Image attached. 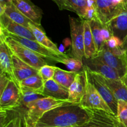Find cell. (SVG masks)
<instances>
[{"mask_svg":"<svg viewBox=\"0 0 127 127\" xmlns=\"http://www.w3.org/2000/svg\"><path fill=\"white\" fill-rule=\"evenodd\" d=\"M93 118L86 127H118L116 116L99 110H92Z\"/></svg>","mask_w":127,"mask_h":127,"instance_id":"cell-19","label":"cell"},{"mask_svg":"<svg viewBox=\"0 0 127 127\" xmlns=\"http://www.w3.org/2000/svg\"><path fill=\"white\" fill-rule=\"evenodd\" d=\"M112 35L124 41L127 36V0L121 12L106 25Z\"/></svg>","mask_w":127,"mask_h":127,"instance_id":"cell-13","label":"cell"},{"mask_svg":"<svg viewBox=\"0 0 127 127\" xmlns=\"http://www.w3.org/2000/svg\"><path fill=\"white\" fill-rule=\"evenodd\" d=\"M87 9V0H65L64 9L75 12L81 19H84Z\"/></svg>","mask_w":127,"mask_h":127,"instance_id":"cell-27","label":"cell"},{"mask_svg":"<svg viewBox=\"0 0 127 127\" xmlns=\"http://www.w3.org/2000/svg\"><path fill=\"white\" fill-rule=\"evenodd\" d=\"M12 52L4 41H0V68L1 72L6 74L10 79L17 83L14 74ZM18 84V83H17Z\"/></svg>","mask_w":127,"mask_h":127,"instance_id":"cell-17","label":"cell"},{"mask_svg":"<svg viewBox=\"0 0 127 127\" xmlns=\"http://www.w3.org/2000/svg\"><path fill=\"white\" fill-rule=\"evenodd\" d=\"M20 89L21 91V99L19 107L24 109L25 114L27 110V106L29 104L41 98L46 97L44 95L40 94L36 91L24 88H20Z\"/></svg>","mask_w":127,"mask_h":127,"instance_id":"cell-26","label":"cell"},{"mask_svg":"<svg viewBox=\"0 0 127 127\" xmlns=\"http://www.w3.org/2000/svg\"><path fill=\"white\" fill-rule=\"evenodd\" d=\"M0 27L11 34L32 40H36L33 33L29 29L15 22L4 13L0 15Z\"/></svg>","mask_w":127,"mask_h":127,"instance_id":"cell-14","label":"cell"},{"mask_svg":"<svg viewBox=\"0 0 127 127\" xmlns=\"http://www.w3.org/2000/svg\"><path fill=\"white\" fill-rule=\"evenodd\" d=\"M87 85V76L84 69L78 73L74 81L69 88L68 100L71 102L80 103Z\"/></svg>","mask_w":127,"mask_h":127,"instance_id":"cell-15","label":"cell"},{"mask_svg":"<svg viewBox=\"0 0 127 127\" xmlns=\"http://www.w3.org/2000/svg\"><path fill=\"white\" fill-rule=\"evenodd\" d=\"M102 77L105 83L115 96V99L118 101L124 100L127 102V87L122 79H112Z\"/></svg>","mask_w":127,"mask_h":127,"instance_id":"cell-22","label":"cell"},{"mask_svg":"<svg viewBox=\"0 0 127 127\" xmlns=\"http://www.w3.org/2000/svg\"><path fill=\"white\" fill-rule=\"evenodd\" d=\"M11 57L13 64L14 74L18 84L29 77L39 74V70L22 62L14 55L12 54Z\"/></svg>","mask_w":127,"mask_h":127,"instance_id":"cell-16","label":"cell"},{"mask_svg":"<svg viewBox=\"0 0 127 127\" xmlns=\"http://www.w3.org/2000/svg\"><path fill=\"white\" fill-rule=\"evenodd\" d=\"M56 66L48 64L43 66L39 69V75L44 82L53 79Z\"/></svg>","mask_w":127,"mask_h":127,"instance_id":"cell-30","label":"cell"},{"mask_svg":"<svg viewBox=\"0 0 127 127\" xmlns=\"http://www.w3.org/2000/svg\"><path fill=\"white\" fill-rule=\"evenodd\" d=\"M124 55H125V60H126V62H127V51L125 50V53H124Z\"/></svg>","mask_w":127,"mask_h":127,"instance_id":"cell-41","label":"cell"},{"mask_svg":"<svg viewBox=\"0 0 127 127\" xmlns=\"http://www.w3.org/2000/svg\"><path fill=\"white\" fill-rule=\"evenodd\" d=\"M116 121L118 127H127V120L124 122H120L118 120L116 117Z\"/></svg>","mask_w":127,"mask_h":127,"instance_id":"cell-38","label":"cell"},{"mask_svg":"<svg viewBox=\"0 0 127 127\" xmlns=\"http://www.w3.org/2000/svg\"><path fill=\"white\" fill-rule=\"evenodd\" d=\"M21 91L19 86L10 80L4 91L0 94V110L11 111L20 107Z\"/></svg>","mask_w":127,"mask_h":127,"instance_id":"cell-9","label":"cell"},{"mask_svg":"<svg viewBox=\"0 0 127 127\" xmlns=\"http://www.w3.org/2000/svg\"><path fill=\"white\" fill-rule=\"evenodd\" d=\"M19 85L20 88L32 89L43 94L44 81L39 74L32 76L24 79L21 81Z\"/></svg>","mask_w":127,"mask_h":127,"instance_id":"cell-28","label":"cell"},{"mask_svg":"<svg viewBox=\"0 0 127 127\" xmlns=\"http://www.w3.org/2000/svg\"><path fill=\"white\" fill-rule=\"evenodd\" d=\"M93 118L91 109L68 102L45 113L35 127H86Z\"/></svg>","mask_w":127,"mask_h":127,"instance_id":"cell-1","label":"cell"},{"mask_svg":"<svg viewBox=\"0 0 127 127\" xmlns=\"http://www.w3.org/2000/svg\"><path fill=\"white\" fill-rule=\"evenodd\" d=\"M10 80H11L10 78L6 74L1 72L0 73V94H2Z\"/></svg>","mask_w":127,"mask_h":127,"instance_id":"cell-35","label":"cell"},{"mask_svg":"<svg viewBox=\"0 0 127 127\" xmlns=\"http://www.w3.org/2000/svg\"><path fill=\"white\" fill-rule=\"evenodd\" d=\"M98 19L96 6L88 7V8L87 9L85 16H84V19L83 20L89 21L93 19Z\"/></svg>","mask_w":127,"mask_h":127,"instance_id":"cell-34","label":"cell"},{"mask_svg":"<svg viewBox=\"0 0 127 127\" xmlns=\"http://www.w3.org/2000/svg\"><path fill=\"white\" fill-rule=\"evenodd\" d=\"M68 102H69V100H59L50 97H46L31 103L27 106L24 117L25 127H35L45 113Z\"/></svg>","mask_w":127,"mask_h":127,"instance_id":"cell-2","label":"cell"},{"mask_svg":"<svg viewBox=\"0 0 127 127\" xmlns=\"http://www.w3.org/2000/svg\"><path fill=\"white\" fill-rule=\"evenodd\" d=\"M84 58L91 59L97 55L95 42L92 34L89 21L84 20Z\"/></svg>","mask_w":127,"mask_h":127,"instance_id":"cell-21","label":"cell"},{"mask_svg":"<svg viewBox=\"0 0 127 127\" xmlns=\"http://www.w3.org/2000/svg\"><path fill=\"white\" fill-rule=\"evenodd\" d=\"M12 0H0V15L4 14L6 6L12 3Z\"/></svg>","mask_w":127,"mask_h":127,"instance_id":"cell-36","label":"cell"},{"mask_svg":"<svg viewBox=\"0 0 127 127\" xmlns=\"http://www.w3.org/2000/svg\"><path fill=\"white\" fill-rule=\"evenodd\" d=\"M89 23L98 53L105 45V42L102 35V27L104 25H103L98 19L89 21Z\"/></svg>","mask_w":127,"mask_h":127,"instance_id":"cell-24","label":"cell"},{"mask_svg":"<svg viewBox=\"0 0 127 127\" xmlns=\"http://www.w3.org/2000/svg\"><path fill=\"white\" fill-rule=\"evenodd\" d=\"M63 64H64L71 71L73 72H80L83 70L84 64L83 61L79 60L76 58L73 57H67L63 60Z\"/></svg>","mask_w":127,"mask_h":127,"instance_id":"cell-29","label":"cell"},{"mask_svg":"<svg viewBox=\"0 0 127 127\" xmlns=\"http://www.w3.org/2000/svg\"></svg>","mask_w":127,"mask_h":127,"instance_id":"cell-42","label":"cell"},{"mask_svg":"<svg viewBox=\"0 0 127 127\" xmlns=\"http://www.w3.org/2000/svg\"><path fill=\"white\" fill-rule=\"evenodd\" d=\"M43 95L59 100H68L69 89L60 84L53 79L44 82Z\"/></svg>","mask_w":127,"mask_h":127,"instance_id":"cell-18","label":"cell"},{"mask_svg":"<svg viewBox=\"0 0 127 127\" xmlns=\"http://www.w3.org/2000/svg\"><path fill=\"white\" fill-rule=\"evenodd\" d=\"M28 29H29L31 31V32L33 33L36 40H37L38 43L42 44V45L45 47L46 48L53 50V52L57 53V54H58L60 56H61V57H64V58L68 57V56L66 54H64V53H62V52L60 51L59 48H58V47H57V46L56 45L55 43H53V42H52L47 35H46L45 32H44L43 29L38 27L35 24H31L29 26Z\"/></svg>","mask_w":127,"mask_h":127,"instance_id":"cell-20","label":"cell"},{"mask_svg":"<svg viewBox=\"0 0 127 127\" xmlns=\"http://www.w3.org/2000/svg\"><path fill=\"white\" fill-rule=\"evenodd\" d=\"M83 62L84 66L93 73L100 74L108 79H121L115 69L95 57L91 59L84 58Z\"/></svg>","mask_w":127,"mask_h":127,"instance_id":"cell-11","label":"cell"},{"mask_svg":"<svg viewBox=\"0 0 127 127\" xmlns=\"http://www.w3.org/2000/svg\"><path fill=\"white\" fill-rule=\"evenodd\" d=\"M83 69L85 71L87 78L89 81L97 90L102 97L105 100V102L113 112L114 115L117 116L118 100L115 99L113 93H112L108 86L105 83L104 79H103V77L100 74L90 71L84 66L83 67Z\"/></svg>","mask_w":127,"mask_h":127,"instance_id":"cell-6","label":"cell"},{"mask_svg":"<svg viewBox=\"0 0 127 127\" xmlns=\"http://www.w3.org/2000/svg\"><path fill=\"white\" fill-rule=\"evenodd\" d=\"M3 41L9 47L12 54L31 66L39 70L43 66L47 64L44 58L20 44L11 37L6 36Z\"/></svg>","mask_w":127,"mask_h":127,"instance_id":"cell-3","label":"cell"},{"mask_svg":"<svg viewBox=\"0 0 127 127\" xmlns=\"http://www.w3.org/2000/svg\"><path fill=\"white\" fill-rule=\"evenodd\" d=\"M127 0H95L97 17L104 26L124 9Z\"/></svg>","mask_w":127,"mask_h":127,"instance_id":"cell-7","label":"cell"},{"mask_svg":"<svg viewBox=\"0 0 127 127\" xmlns=\"http://www.w3.org/2000/svg\"><path fill=\"white\" fill-rule=\"evenodd\" d=\"M122 48L124 50L127 51V36L126 37V38H125V40L123 41Z\"/></svg>","mask_w":127,"mask_h":127,"instance_id":"cell-39","label":"cell"},{"mask_svg":"<svg viewBox=\"0 0 127 127\" xmlns=\"http://www.w3.org/2000/svg\"><path fill=\"white\" fill-rule=\"evenodd\" d=\"M117 118L120 122L127 120V102L124 100L118 101Z\"/></svg>","mask_w":127,"mask_h":127,"instance_id":"cell-32","label":"cell"},{"mask_svg":"<svg viewBox=\"0 0 127 127\" xmlns=\"http://www.w3.org/2000/svg\"><path fill=\"white\" fill-rule=\"evenodd\" d=\"M79 73V72H78ZM78 73L64 70L56 67L53 79L64 88L69 89V87L74 81Z\"/></svg>","mask_w":127,"mask_h":127,"instance_id":"cell-25","label":"cell"},{"mask_svg":"<svg viewBox=\"0 0 127 127\" xmlns=\"http://www.w3.org/2000/svg\"><path fill=\"white\" fill-rule=\"evenodd\" d=\"M69 22L71 37V56L83 61L84 58V20L69 16Z\"/></svg>","mask_w":127,"mask_h":127,"instance_id":"cell-5","label":"cell"},{"mask_svg":"<svg viewBox=\"0 0 127 127\" xmlns=\"http://www.w3.org/2000/svg\"><path fill=\"white\" fill-rule=\"evenodd\" d=\"M57 6L58 7L60 10L64 9V6H65V0H52Z\"/></svg>","mask_w":127,"mask_h":127,"instance_id":"cell-37","label":"cell"},{"mask_svg":"<svg viewBox=\"0 0 127 127\" xmlns=\"http://www.w3.org/2000/svg\"><path fill=\"white\" fill-rule=\"evenodd\" d=\"M0 31H1L0 41H3L6 36H9V37H11L12 39L16 40V42L19 43L20 44L22 45L25 47L31 50L37 54L39 55L43 58L48 60L62 63L63 60L66 58L60 56L59 55L57 54L52 50L46 48L45 47L38 43L37 40H32L28 39V38H23V37H19V36L11 34V33H7L4 29L1 27H0Z\"/></svg>","mask_w":127,"mask_h":127,"instance_id":"cell-4","label":"cell"},{"mask_svg":"<svg viewBox=\"0 0 127 127\" xmlns=\"http://www.w3.org/2000/svg\"><path fill=\"white\" fill-rule=\"evenodd\" d=\"M122 81L124 82V84H125L127 87V73L122 78Z\"/></svg>","mask_w":127,"mask_h":127,"instance_id":"cell-40","label":"cell"},{"mask_svg":"<svg viewBox=\"0 0 127 127\" xmlns=\"http://www.w3.org/2000/svg\"><path fill=\"white\" fill-rule=\"evenodd\" d=\"M122 45L123 41H122L117 37L114 35L112 36L110 39L108 40L105 43V45L110 51L122 48Z\"/></svg>","mask_w":127,"mask_h":127,"instance_id":"cell-33","label":"cell"},{"mask_svg":"<svg viewBox=\"0 0 127 127\" xmlns=\"http://www.w3.org/2000/svg\"><path fill=\"white\" fill-rule=\"evenodd\" d=\"M3 127H25L24 117L19 111L17 114H13L12 117Z\"/></svg>","mask_w":127,"mask_h":127,"instance_id":"cell-31","label":"cell"},{"mask_svg":"<svg viewBox=\"0 0 127 127\" xmlns=\"http://www.w3.org/2000/svg\"><path fill=\"white\" fill-rule=\"evenodd\" d=\"M84 107L91 110H99L114 114L113 112L103 99L95 87L87 78V85L85 93L80 102Z\"/></svg>","mask_w":127,"mask_h":127,"instance_id":"cell-8","label":"cell"},{"mask_svg":"<svg viewBox=\"0 0 127 127\" xmlns=\"http://www.w3.org/2000/svg\"><path fill=\"white\" fill-rule=\"evenodd\" d=\"M95 58L115 69L121 79L127 73V64L125 55H124L122 56H119L114 54L105 45L97 53Z\"/></svg>","mask_w":127,"mask_h":127,"instance_id":"cell-10","label":"cell"},{"mask_svg":"<svg viewBox=\"0 0 127 127\" xmlns=\"http://www.w3.org/2000/svg\"><path fill=\"white\" fill-rule=\"evenodd\" d=\"M12 4L37 27L42 29L41 21L43 12L41 9L35 5L31 0H12Z\"/></svg>","mask_w":127,"mask_h":127,"instance_id":"cell-12","label":"cell"},{"mask_svg":"<svg viewBox=\"0 0 127 127\" xmlns=\"http://www.w3.org/2000/svg\"><path fill=\"white\" fill-rule=\"evenodd\" d=\"M4 13L7 17H9L11 20L14 21L15 22H16V23L19 24L20 25H22V26H24V27H27V28H28L29 26L31 24H34L29 19L27 18L25 15H24L12 4V2L6 6V9H5Z\"/></svg>","mask_w":127,"mask_h":127,"instance_id":"cell-23","label":"cell"}]
</instances>
